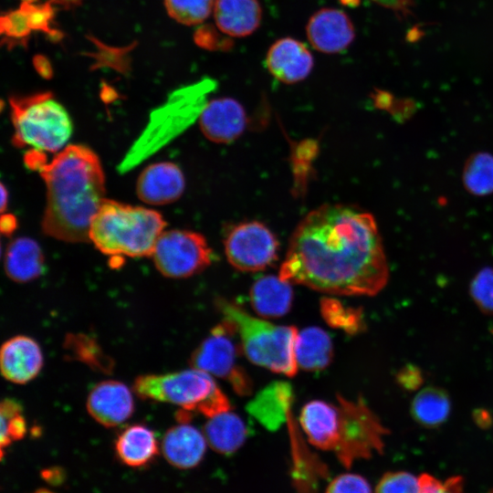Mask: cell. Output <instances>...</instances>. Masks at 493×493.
<instances>
[{
    "label": "cell",
    "mask_w": 493,
    "mask_h": 493,
    "mask_svg": "<svg viewBox=\"0 0 493 493\" xmlns=\"http://www.w3.org/2000/svg\"><path fill=\"white\" fill-rule=\"evenodd\" d=\"M64 349L68 357L85 363L94 371L108 373L113 369L112 359L103 351L94 337L83 333L68 334Z\"/></svg>",
    "instance_id": "obj_28"
},
{
    "label": "cell",
    "mask_w": 493,
    "mask_h": 493,
    "mask_svg": "<svg viewBox=\"0 0 493 493\" xmlns=\"http://www.w3.org/2000/svg\"><path fill=\"white\" fill-rule=\"evenodd\" d=\"M266 66L278 80L293 84L309 75L313 68V57L300 41L284 37L270 47L266 57Z\"/></svg>",
    "instance_id": "obj_17"
},
{
    "label": "cell",
    "mask_w": 493,
    "mask_h": 493,
    "mask_svg": "<svg viewBox=\"0 0 493 493\" xmlns=\"http://www.w3.org/2000/svg\"><path fill=\"white\" fill-rule=\"evenodd\" d=\"M215 0H164L168 15L175 21L194 26L204 22L214 10Z\"/></svg>",
    "instance_id": "obj_32"
},
{
    "label": "cell",
    "mask_w": 493,
    "mask_h": 493,
    "mask_svg": "<svg viewBox=\"0 0 493 493\" xmlns=\"http://www.w3.org/2000/svg\"><path fill=\"white\" fill-rule=\"evenodd\" d=\"M87 410L100 425L114 427L131 416L134 411L133 396L123 383L115 380L103 381L89 392Z\"/></svg>",
    "instance_id": "obj_13"
},
{
    "label": "cell",
    "mask_w": 493,
    "mask_h": 493,
    "mask_svg": "<svg viewBox=\"0 0 493 493\" xmlns=\"http://www.w3.org/2000/svg\"><path fill=\"white\" fill-rule=\"evenodd\" d=\"M1 452L12 442L22 439L26 433V422L22 404L15 399L5 398L1 402Z\"/></svg>",
    "instance_id": "obj_31"
},
{
    "label": "cell",
    "mask_w": 493,
    "mask_h": 493,
    "mask_svg": "<svg viewBox=\"0 0 493 493\" xmlns=\"http://www.w3.org/2000/svg\"><path fill=\"white\" fill-rule=\"evenodd\" d=\"M475 304L486 314H493V268L481 269L474 277L469 287Z\"/></svg>",
    "instance_id": "obj_33"
},
{
    "label": "cell",
    "mask_w": 493,
    "mask_h": 493,
    "mask_svg": "<svg viewBox=\"0 0 493 493\" xmlns=\"http://www.w3.org/2000/svg\"><path fill=\"white\" fill-rule=\"evenodd\" d=\"M165 225L155 210L105 199L92 220L89 236L107 256L152 257Z\"/></svg>",
    "instance_id": "obj_3"
},
{
    "label": "cell",
    "mask_w": 493,
    "mask_h": 493,
    "mask_svg": "<svg viewBox=\"0 0 493 493\" xmlns=\"http://www.w3.org/2000/svg\"><path fill=\"white\" fill-rule=\"evenodd\" d=\"M278 277L328 295L377 294L389 269L374 217L342 204L310 211L290 236Z\"/></svg>",
    "instance_id": "obj_1"
},
{
    "label": "cell",
    "mask_w": 493,
    "mask_h": 493,
    "mask_svg": "<svg viewBox=\"0 0 493 493\" xmlns=\"http://www.w3.org/2000/svg\"><path fill=\"white\" fill-rule=\"evenodd\" d=\"M293 389L289 383L273 382L247 403L246 412L269 431H276L288 422L292 412Z\"/></svg>",
    "instance_id": "obj_19"
},
{
    "label": "cell",
    "mask_w": 493,
    "mask_h": 493,
    "mask_svg": "<svg viewBox=\"0 0 493 493\" xmlns=\"http://www.w3.org/2000/svg\"><path fill=\"white\" fill-rule=\"evenodd\" d=\"M291 283L278 276L258 278L249 290V302L254 311L262 318H279L291 309L293 289Z\"/></svg>",
    "instance_id": "obj_22"
},
{
    "label": "cell",
    "mask_w": 493,
    "mask_h": 493,
    "mask_svg": "<svg viewBox=\"0 0 493 493\" xmlns=\"http://www.w3.org/2000/svg\"><path fill=\"white\" fill-rule=\"evenodd\" d=\"M142 399L169 403L210 418L231 410L228 397L211 374L193 368L166 374H144L133 383Z\"/></svg>",
    "instance_id": "obj_7"
},
{
    "label": "cell",
    "mask_w": 493,
    "mask_h": 493,
    "mask_svg": "<svg viewBox=\"0 0 493 493\" xmlns=\"http://www.w3.org/2000/svg\"><path fill=\"white\" fill-rule=\"evenodd\" d=\"M338 404L312 400L301 408L299 421L308 441L315 447L334 453L339 435Z\"/></svg>",
    "instance_id": "obj_18"
},
{
    "label": "cell",
    "mask_w": 493,
    "mask_h": 493,
    "mask_svg": "<svg viewBox=\"0 0 493 493\" xmlns=\"http://www.w3.org/2000/svg\"><path fill=\"white\" fill-rule=\"evenodd\" d=\"M1 212L4 213L8 202V194L3 184H1Z\"/></svg>",
    "instance_id": "obj_39"
},
{
    "label": "cell",
    "mask_w": 493,
    "mask_h": 493,
    "mask_svg": "<svg viewBox=\"0 0 493 493\" xmlns=\"http://www.w3.org/2000/svg\"><path fill=\"white\" fill-rule=\"evenodd\" d=\"M13 143L40 153H58L70 139L73 125L67 110L50 92L10 99Z\"/></svg>",
    "instance_id": "obj_6"
},
{
    "label": "cell",
    "mask_w": 493,
    "mask_h": 493,
    "mask_svg": "<svg viewBox=\"0 0 493 493\" xmlns=\"http://www.w3.org/2000/svg\"><path fill=\"white\" fill-rule=\"evenodd\" d=\"M185 180L180 167L171 162L147 166L140 174L136 192L138 197L152 205L171 204L181 197Z\"/></svg>",
    "instance_id": "obj_15"
},
{
    "label": "cell",
    "mask_w": 493,
    "mask_h": 493,
    "mask_svg": "<svg viewBox=\"0 0 493 493\" xmlns=\"http://www.w3.org/2000/svg\"><path fill=\"white\" fill-rule=\"evenodd\" d=\"M47 188L43 232L66 242L89 240V228L105 198V175L98 155L81 144L66 146L50 162L30 151L25 158Z\"/></svg>",
    "instance_id": "obj_2"
},
{
    "label": "cell",
    "mask_w": 493,
    "mask_h": 493,
    "mask_svg": "<svg viewBox=\"0 0 493 493\" xmlns=\"http://www.w3.org/2000/svg\"><path fill=\"white\" fill-rule=\"evenodd\" d=\"M34 493H53V492L48 490V489H46V488H41V489H38V490L35 491Z\"/></svg>",
    "instance_id": "obj_41"
},
{
    "label": "cell",
    "mask_w": 493,
    "mask_h": 493,
    "mask_svg": "<svg viewBox=\"0 0 493 493\" xmlns=\"http://www.w3.org/2000/svg\"><path fill=\"white\" fill-rule=\"evenodd\" d=\"M44 254L37 242L29 237H18L6 247L4 267L9 278L26 283L44 272Z\"/></svg>",
    "instance_id": "obj_23"
},
{
    "label": "cell",
    "mask_w": 493,
    "mask_h": 493,
    "mask_svg": "<svg viewBox=\"0 0 493 493\" xmlns=\"http://www.w3.org/2000/svg\"><path fill=\"white\" fill-rule=\"evenodd\" d=\"M115 451L119 459L128 467H140L151 462L159 446L154 432L144 425H132L117 437Z\"/></svg>",
    "instance_id": "obj_25"
},
{
    "label": "cell",
    "mask_w": 493,
    "mask_h": 493,
    "mask_svg": "<svg viewBox=\"0 0 493 493\" xmlns=\"http://www.w3.org/2000/svg\"><path fill=\"white\" fill-rule=\"evenodd\" d=\"M419 478L420 493H463L459 477H451L445 482L428 474H422Z\"/></svg>",
    "instance_id": "obj_36"
},
{
    "label": "cell",
    "mask_w": 493,
    "mask_h": 493,
    "mask_svg": "<svg viewBox=\"0 0 493 493\" xmlns=\"http://www.w3.org/2000/svg\"><path fill=\"white\" fill-rule=\"evenodd\" d=\"M213 12L217 28L233 37L252 34L262 17L258 0H215Z\"/></svg>",
    "instance_id": "obj_21"
},
{
    "label": "cell",
    "mask_w": 493,
    "mask_h": 493,
    "mask_svg": "<svg viewBox=\"0 0 493 493\" xmlns=\"http://www.w3.org/2000/svg\"><path fill=\"white\" fill-rule=\"evenodd\" d=\"M237 341L233 325L223 319L193 351L190 364L193 368L226 381L237 395L247 396L253 392V382L237 362L241 351Z\"/></svg>",
    "instance_id": "obj_9"
},
{
    "label": "cell",
    "mask_w": 493,
    "mask_h": 493,
    "mask_svg": "<svg viewBox=\"0 0 493 493\" xmlns=\"http://www.w3.org/2000/svg\"><path fill=\"white\" fill-rule=\"evenodd\" d=\"M462 180L467 191L477 196L493 193V155L488 152L472 154L466 162Z\"/></svg>",
    "instance_id": "obj_30"
},
{
    "label": "cell",
    "mask_w": 493,
    "mask_h": 493,
    "mask_svg": "<svg viewBox=\"0 0 493 493\" xmlns=\"http://www.w3.org/2000/svg\"><path fill=\"white\" fill-rule=\"evenodd\" d=\"M152 257L164 277L184 278L205 270L212 263L213 250L200 233L164 230L156 242Z\"/></svg>",
    "instance_id": "obj_10"
},
{
    "label": "cell",
    "mask_w": 493,
    "mask_h": 493,
    "mask_svg": "<svg viewBox=\"0 0 493 493\" xmlns=\"http://www.w3.org/2000/svg\"><path fill=\"white\" fill-rule=\"evenodd\" d=\"M198 121L208 140L216 143H230L244 132L246 114L236 100L222 97L207 100Z\"/></svg>",
    "instance_id": "obj_12"
},
{
    "label": "cell",
    "mask_w": 493,
    "mask_h": 493,
    "mask_svg": "<svg viewBox=\"0 0 493 493\" xmlns=\"http://www.w3.org/2000/svg\"><path fill=\"white\" fill-rule=\"evenodd\" d=\"M451 410L448 393L440 387L428 386L414 396L411 404V414L419 425L433 428L447 419Z\"/></svg>",
    "instance_id": "obj_27"
},
{
    "label": "cell",
    "mask_w": 493,
    "mask_h": 493,
    "mask_svg": "<svg viewBox=\"0 0 493 493\" xmlns=\"http://www.w3.org/2000/svg\"><path fill=\"white\" fill-rule=\"evenodd\" d=\"M339 407V435L334 451L338 460L350 467L358 459L383 453V437L389 431L362 397L349 400L336 395Z\"/></svg>",
    "instance_id": "obj_8"
},
{
    "label": "cell",
    "mask_w": 493,
    "mask_h": 493,
    "mask_svg": "<svg viewBox=\"0 0 493 493\" xmlns=\"http://www.w3.org/2000/svg\"><path fill=\"white\" fill-rule=\"evenodd\" d=\"M420 478L404 471L388 472L380 479L375 493H420Z\"/></svg>",
    "instance_id": "obj_34"
},
{
    "label": "cell",
    "mask_w": 493,
    "mask_h": 493,
    "mask_svg": "<svg viewBox=\"0 0 493 493\" xmlns=\"http://www.w3.org/2000/svg\"><path fill=\"white\" fill-rule=\"evenodd\" d=\"M320 314L325 322L333 329L354 335L364 330L361 309L345 305L332 297H323L320 302Z\"/></svg>",
    "instance_id": "obj_29"
},
{
    "label": "cell",
    "mask_w": 493,
    "mask_h": 493,
    "mask_svg": "<svg viewBox=\"0 0 493 493\" xmlns=\"http://www.w3.org/2000/svg\"><path fill=\"white\" fill-rule=\"evenodd\" d=\"M248 431L245 421L231 410L210 417L203 429L207 445L222 455L236 452L246 440Z\"/></svg>",
    "instance_id": "obj_24"
},
{
    "label": "cell",
    "mask_w": 493,
    "mask_h": 493,
    "mask_svg": "<svg viewBox=\"0 0 493 493\" xmlns=\"http://www.w3.org/2000/svg\"><path fill=\"white\" fill-rule=\"evenodd\" d=\"M325 493H372L369 482L361 475L343 473L334 477Z\"/></svg>",
    "instance_id": "obj_35"
},
{
    "label": "cell",
    "mask_w": 493,
    "mask_h": 493,
    "mask_svg": "<svg viewBox=\"0 0 493 493\" xmlns=\"http://www.w3.org/2000/svg\"><path fill=\"white\" fill-rule=\"evenodd\" d=\"M54 3L61 5L66 7H72L79 5L82 0H52Z\"/></svg>",
    "instance_id": "obj_40"
},
{
    "label": "cell",
    "mask_w": 493,
    "mask_h": 493,
    "mask_svg": "<svg viewBox=\"0 0 493 493\" xmlns=\"http://www.w3.org/2000/svg\"><path fill=\"white\" fill-rule=\"evenodd\" d=\"M306 33L311 46L323 53H338L352 42L355 32L349 16L341 10L322 8L309 20Z\"/></svg>",
    "instance_id": "obj_14"
},
{
    "label": "cell",
    "mask_w": 493,
    "mask_h": 493,
    "mask_svg": "<svg viewBox=\"0 0 493 493\" xmlns=\"http://www.w3.org/2000/svg\"><path fill=\"white\" fill-rule=\"evenodd\" d=\"M206 446L204 433L189 423H179L165 433L162 441V452L173 467L189 469L203 460Z\"/></svg>",
    "instance_id": "obj_20"
},
{
    "label": "cell",
    "mask_w": 493,
    "mask_h": 493,
    "mask_svg": "<svg viewBox=\"0 0 493 493\" xmlns=\"http://www.w3.org/2000/svg\"><path fill=\"white\" fill-rule=\"evenodd\" d=\"M16 228V220L12 215H3L1 218V232L5 235L12 234Z\"/></svg>",
    "instance_id": "obj_37"
},
{
    "label": "cell",
    "mask_w": 493,
    "mask_h": 493,
    "mask_svg": "<svg viewBox=\"0 0 493 493\" xmlns=\"http://www.w3.org/2000/svg\"><path fill=\"white\" fill-rule=\"evenodd\" d=\"M295 352L299 368L307 372L321 371L328 367L332 360V341L324 330L308 327L299 331Z\"/></svg>",
    "instance_id": "obj_26"
},
{
    "label": "cell",
    "mask_w": 493,
    "mask_h": 493,
    "mask_svg": "<svg viewBox=\"0 0 493 493\" xmlns=\"http://www.w3.org/2000/svg\"><path fill=\"white\" fill-rule=\"evenodd\" d=\"M215 306L234 327L241 351L252 363L292 377L297 373L295 326L277 325L247 313L243 308L218 298Z\"/></svg>",
    "instance_id": "obj_5"
},
{
    "label": "cell",
    "mask_w": 493,
    "mask_h": 493,
    "mask_svg": "<svg viewBox=\"0 0 493 493\" xmlns=\"http://www.w3.org/2000/svg\"><path fill=\"white\" fill-rule=\"evenodd\" d=\"M376 3L396 10H404L407 7V0H373Z\"/></svg>",
    "instance_id": "obj_38"
},
{
    "label": "cell",
    "mask_w": 493,
    "mask_h": 493,
    "mask_svg": "<svg viewBox=\"0 0 493 493\" xmlns=\"http://www.w3.org/2000/svg\"><path fill=\"white\" fill-rule=\"evenodd\" d=\"M224 248L233 267L242 272H257L275 263L279 242L263 223L247 221L234 226L228 231Z\"/></svg>",
    "instance_id": "obj_11"
},
{
    "label": "cell",
    "mask_w": 493,
    "mask_h": 493,
    "mask_svg": "<svg viewBox=\"0 0 493 493\" xmlns=\"http://www.w3.org/2000/svg\"><path fill=\"white\" fill-rule=\"evenodd\" d=\"M216 87L215 80L205 78L169 94L152 111L144 130L118 164L119 173L134 169L194 124Z\"/></svg>",
    "instance_id": "obj_4"
},
{
    "label": "cell",
    "mask_w": 493,
    "mask_h": 493,
    "mask_svg": "<svg viewBox=\"0 0 493 493\" xmlns=\"http://www.w3.org/2000/svg\"><path fill=\"white\" fill-rule=\"evenodd\" d=\"M43 353L32 338L17 335L8 339L1 348L0 367L4 378L24 384L37 376L43 367Z\"/></svg>",
    "instance_id": "obj_16"
}]
</instances>
